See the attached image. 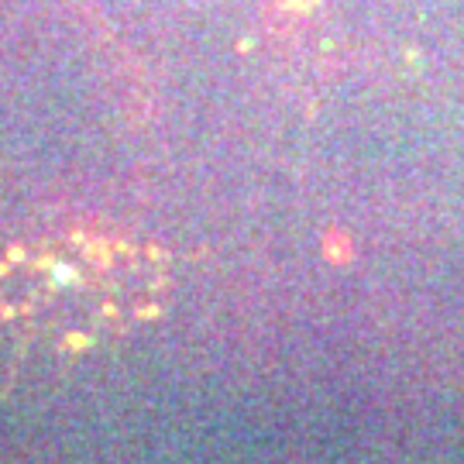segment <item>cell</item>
I'll return each instance as SVG.
<instances>
[{
	"label": "cell",
	"mask_w": 464,
	"mask_h": 464,
	"mask_svg": "<svg viewBox=\"0 0 464 464\" xmlns=\"http://www.w3.org/2000/svg\"><path fill=\"white\" fill-rule=\"evenodd\" d=\"M166 293V255L114 234H55L0 258V320L52 351L131 334L162 310Z\"/></svg>",
	"instance_id": "obj_1"
}]
</instances>
